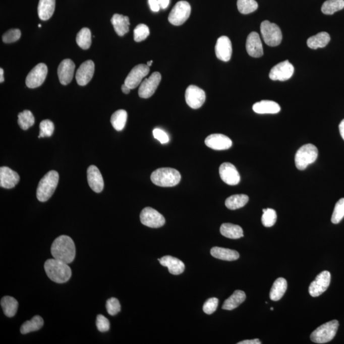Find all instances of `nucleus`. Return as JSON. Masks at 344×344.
I'll use <instances>...</instances> for the list:
<instances>
[{"mask_svg":"<svg viewBox=\"0 0 344 344\" xmlns=\"http://www.w3.org/2000/svg\"><path fill=\"white\" fill-rule=\"evenodd\" d=\"M205 143L208 147L216 151L228 149L232 145V140L222 134L210 135L206 138Z\"/></svg>","mask_w":344,"mask_h":344,"instance_id":"nucleus-18","label":"nucleus"},{"mask_svg":"<svg viewBox=\"0 0 344 344\" xmlns=\"http://www.w3.org/2000/svg\"><path fill=\"white\" fill-rule=\"evenodd\" d=\"M260 30L266 45L275 47L282 42V32L277 24L268 21H263L261 24Z\"/></svg>","mask_w":344,"mask_h":344,"instance_id":"nucleus-7","label":"nucleus"},{"mask_svg":"<svg viewBox=\"0 0 344 344\" xmlns=\"http://www.w3.org/2000/svg\"><path fill=\"white\" fill-rule=\"evenodd\" d=\"M263 214L261 218V221L264 226L272 227L275 224L277 220V213L272 208H264Z\"/></svg>","mask_w":344,"mask_h":344,"instance_id":"nucleus-41","label":"nucleus"},{"mask_svg":"<svg viewBox=\"0 0 344 344\" xmlns=\"http://www.w3.org/2000/svg\"><path fill=\"white\" fill-rule=\"evenodd\" d=\"M54 125L51 121L43 120L40 124V134L38 138L52 136L54 133Z\"/></svg>","mask_w":344,"mask_h":344,"instance_id":"nucleus-43","label":"nucleus"},{"mask_svg":"<svg viewBox=\"0 0 344 344\" xmlns=\"http://www.w3.org/2000/svg\"><path fill=\"white\" fill-rule=\"evenodd\" d=\"M219 175L222 181L230 186L237 185L241 181L236 167L230 163H224L220 166Z\"/></svg>","mask_w":344,"mask_h":344,"instance_id":"nucleus-16","label":"nucleus"},{"mask_svg":"<svg viewBox=\"0 0 344 344\" xmlns=\"http://www.w3.org/2000/svg\"><path fill=\"white\" fill-rule=\"evenodd\" d=\"M77 45L82 49H88L91 45V33L88 28H83L77 34L76 37Z\"/></svg>","mask_w":344,"mask_h":344,"instance_id":"nucleus-38","label":"nucleus"},{"mask_svg":"<svg viewBox=\"0 0 344 344\" xmlns=\"http://www.w3.org/2000/svg\"><path fill=\"white\" fill-rule=\"evenodd\" d=\"M128 114L127 111L121 109L113 113L110 119L111 124L116 130L121 132L127 123Z\"/></svg>","mask_w":344,"mask_h":344,"instance_id":"nucleus-36","label":"nucleus"},{"mask_svg":"<svg viewBox=\"0 0 344 344\" xmlns=\"http://www.w3.org/2000/svg\"><path fill=\"white\" fill-rule=\"evenodd\" d=\"M261 342L259 339H253V340H246L240 341L238 344H261Z\"/></svg>","mask_w":344,"mask_h":344,"instance_id":"nucleus-51","label":"nucleus"},{"mask_svg":"<svg viewBox=\"0 0 344 344\" xmlns=\"http://www.w3.org/2000/svg\"><path fill=\"white\" fill-rule=\"evenodd\" d=\"M149 67L145 64H139L131 70L125 81V84L131 89L136 88L141 83L143 79L148 75Z\"/></svg>","mask_w":344,"mask_h":344,"instance_id":"nucleus-14","label":"nucleus"},{"mask_svg":"<svg viewBox=\"0 0 344 344\" xmlns=\"http://www.w3.org/2000/svg\"><path fill=\"white\" fill-rule=\"evenodd\" d=\"M210 254L214 258L224 261H235L238 260L240 255L238 252L232 249L214 247L210 250Z\"/></svg>","mask_w":344,"mask_h":344,"instance_id":"nucleus-27","label":"nucleus"},{"mask_svg":"<svg viewBox=\"0 0 344 344\" xmlns=\"http://www.w3.org/2000/svg\"><path fill=\"white\" fill-rule=\"evenodd\" d=\"M253 109L254 112L259 114H266V113L275 114L280 112V106L275 101L262 100L260 102L254 103Z\"/></svg>","mask_w":344,"mask_h":344,"instance_id":"nucleus-25","label":"nucleus"},{"mask_svg":"<svg viewBox=\"0 0 344 344\" xmlns=\"http://www.w3.org/2000/svg\"><path fill=\"white\" fill-rule=\"evenodd\" d=\"M222 236L231 239H239L244 237V232L239 225L224 223L220 227Z\"/></svg>","mask_w":344,"mask_h":344,"instance_id":"nucleus-29","label":"nucleus"},{"mask_svg":"<svg viewBox=\"0 0 344 344\" xmlns=\"http://www.w3.org/2000/svg\"><path fill=\"white\" fill-rule=\"evenodd\" d=\"M237 7L241 14H249L258 9V4L255 0H238Z\"/></svg>","mask_w":344,"mask_h":344,"instance_id":"nucleus-40","label":"nucleus"},{"mask_svg":"<svg viewBox=\"0 0 344 344\" xmlns=\"http://www.w3.org/2000/svg\"><path fill=\"white\" fill-rule=\"evenodd\" d=\"M106 309L108 314L110 316H115L121 311L120 303L116 298H111L106 301Z\"/></svg>","mask_w":344,"mask_h":344,"instance_id":"nucleus-45","label":"nucleus"},{"mask_svg":"<svg viewBox=\"0 0 344 344\" xmlns=\"http://www.w3.org/2000/svg\"><path fill=\"white\" fill-rule=\"evenodd\" d=\"M111 23L112 24L114 30L119 36H124L129 31L130 23L128 16L116 14L111 19Z\"/></svg>","mask_w":344,"mask_h":344,"instance_id":"nucleus-26","label":"nucleus"},{"mask_svg":"<svg viewBox=\"0 0 344 344\" xmlns=\"http://www.w3.org/2000/svg\"><path fill=\"white\" fill-rule=\"evenodd\" d=\"M215 55L222 62H229L232 54V45L230 38L226 36H220L215 47Z\"/></svg>","mask_w":344,"mask_h":344,"instance_id":"nucleus-17","label":"nucleus"},{"mask_svg":"<svg viewBox=\"0 0 344 344\" xmlns=\"http://www.w3.org/2000/svg\"><path fill=\"white\" fill-rule=\"evenodd\" d=\"M44 269L47 277L53 282L59 284L67 282L72 276V270L69 264L55 258L46 261Z\"/></svg>","mask_w":344,"mask_h":344,"instance_id":"nucleus-2","label":"nucleus"},{"mask_svg":"<svg viewBox=\"0 0 344 344\" xmlns=\"http://www.w3.org/2000/svg\"><path fill=\"white\" fill-rule=\"evenodd\" d=\"M53 258L70 264L76 258V246L70 237L62 236L53 242L50 248Z\"/></svg>","mask_w":344,"mask_h":344,"instance_id":"nucleus-1","label":"nucleus"},{"mask_svg":"<svg viewBox=\"0 0 344 344\" xmlns=\"http://www.w3.org/2000/svg\"><path fill=\"white\" fill-rule=\"evenodd\" d=\"M318 156V150L313 144L303 145L295 155V161L297 168L304 170L309 164L314 163Z\"/></svg>","mask_w":344,"mask_h":344,"instance_id":"nucleus-5","label":"nucleus"},{"mask_svg":"<svg viewBox=\"0 0 344 344\" xmlns=\"http://www.w3.org/2000/svg\"><path fill=\"white\" fill-rule=\"evenodd\" d=\"M140 221L145 226L158 228L165 223V219L163 215L151 207H145L140 215Z\"/></svg>","mask_w":344,"mask_h":344,"instance_id":"nucleus-9","label":"nucleus"},{"mask_svg":"<svg viewBox=\"0 0 344 344\" xmlns=\"http://www.w3.org/2000/svg\"><path fill=\"white\" fill-rule=\"evenodd\" d=\"M295 68L289 61H284L276 65L270 70L269 77L272 81H285L294 74Z\"/></svg>","mask_w":344,"mask_h":344,"instance_id":"nucleus-11","label":"nucleus"},{"mask_svg":"<svg viewBox=\"0 0 344 344\" xmlns=\"http://www.w3.org/2000/svg\"><path fill=\"white\" fill-rule=\"evenodd\" d=\"M94 73V64L93 61L88 60L82 64L76 73V78L79 86L88 84L93 78Z\"/></svg>","mask_w":344,"mask_h":344,"instance_id":"nucleus-19","label":"nucleus"},{"mask_svg":"<svg viewBox=\"0 0 344 344\" xmlns=\"http://www.w3.org/2000/svg\"><path fill=\"white\" fill-rule=\"evenodd\" d=\"M121 89H122V91L125 94L130 93L131 91V89L129 88V87H128L125 84H123L122 87H121Z\"/></svg>","mask_w":344,"mask_h":344,"instance_id":"nucleus-54","label":"nucleus"},{"mask_svg":"<svg viewBox=\"0 0 344 344\" xmlns=\"http://www.w3.org/2000/svg\"><path fill=\"white\" fill-rule=\"evenodd\" d=\"M161 265L168 268L169 272L173 275H180L185 270V265L183 261L171 256H163L158 259Z\"/></svg>","mask_w":344,"mask_h":344,"instance_id":"nucleus-24","label":"nucleus"},{"mask_svg":"<svg viewBox=\"0 0 344 344\" xmlns=\"http://www.w3.org/2000/svg\"><path fill=\"white\" fill-rule=\"evenodd\" d=\"M44 324L43 319L40 316H35L30 321H26L21 326L20 331L22 334H27L32 331L39 330Z\"/></svg>","mask_w":344,"mask_h":344,"instance_id":"nucleus-34","label":"nucleus"},{"mask_svg":"<svg viewBox=\"0 0 344 344\" xmlns=\"http://www.w3.org/2000/svg\"><path fill=\"white\" fill-rule=\"evenodd\" d=\"M152 63H153V62H152V61H149V62H147V66L151 67L152 64Z\"/></svg>","mask_w":344,"mask_h":344,"instance_id":"nucleus-56","label":"nucleus"},{"mask_svg":"<svg viewBox=\"0 0 344 344\" xmlns=\"http://www.w3.org/2000/svg\"><path fill=\"white\" fill-rule=\"evenodd\" d=\"M271 309V311H273V307H271V309Z\"/></svg>","mask_w":344,"mask_h":344,"instance_id":"nucleus-58","label":"nucleus"},{"mask_svg":"<svg viewBox=\"0 0 344 344\" xmlns=\"http://www.w3.org/2000/svg\"><path fill=\"white\" fill-rule=\"evenodd\" d=\"M149 4L150 8H151L152 12H157L160 9L158 0H149Z\"/></svg>","mask_w":344,"mask_h":344,"instance_id":"nucleus-50","label":"nucleus"},{"mask_svg":"<svg viewBox=\"0 0 344 344\" xmlns=\"http://www.w3.org/2000/svg\"><path fill=\"white\" fill-rule=\"evenodd\" d=\"M55 0H40L38 6V14L41 20L47 21L54 14Z\"/></svg>","mask_w":344,"mask_h":344,"instance_id":"nucleus-28","label":"nucleus"},{"mask_svg":"<svg viewBox=\"0 0 344 344\" xmlns=\"http://www.w3.org/2000/svg\"><path fill=\"white\" fill-rule=\"evenodd\" d=\"M246 299V293L243 291L237 290L231 297L225 300L222 308L227 311H232L237 308Z\"/></svg>","mask_w":344,"mask_h":344,"instance_id":"nucleus-30","label":"nucleus"},{"mask_svg":"<svg viewBox=\"0 0 344 344\" xmlns=\"http://www.w3.org/2000/svg\"><path fill=\"white\" fill-rule=\"evenodd\" d=\"M96 324L97 328L101 332H106L110 329V322L103 315H98L96 317Z\"/></svg>","mask_w":344,"mask_h":344,"instance_id":"nucleus-48","label":"nucleus"},{"mask_svg":"<svg viewBox=\"0 0 344 344\" xmlns=\"http://www.w3.org/2000/svg\"><path fill=\"white\" fill-rule=\"evenodd\" d=\"M75 68L76 65L72 60L66 59L62 61L58 69V75L61 84L66 86L71 82L74 77Z\"/></svg>","mask_w":344,"mask_h":344,"instance_id":"nucleus-20","label":"nucleus"},{"mask_svg":"<svg viewBox=\"0 0 344 344\" xmlns=\"http://www.w3.org/2000/svg\"><path fill=\"white\" fill-rule=\"evenodd\" d=\"M59 182V174L56 171L47 172L41 179L36 190V197L41 202H47L50 199Z\"/></svg>","mask_w":344,"mask_h":344,"instance_id":"nucleus-3","label":"nucleus"},{"mask_svg":"<svg viewBox=\"0 0 344 344\" xmlns=\"http://www.w3.org/2000/svg\"><path fill=\"white\" fill-rule=\"evenodd\" d=\"M149 34L148 26L144 24H139L134 30V40L137 42H142L146 39Z\"/></svg>","mask_w":344,"mask_h":344,"instance_id":"nucleus-44","label":"nucleus"},{"mask_svg":"<svg viewBox=\"0 0 344 344\" xmlns=\"http://www.w3.org/2000/svg\"><path fill=\"white\" fill-rule=\"evenodd\" d=\"M344 8V0H327L321 7V11L326 15H332Z\"/></svg>","mask_w":344,"mask_h":344,"instance_id":"nucleus-37","label":"nucleus"},{"mask_svg":"<svg viewBox=\"0 0 344 344\" xmlns=\"http://www.w3.org/2000/svg\"><path fill=\"white\" fill-rule=\"evenodd\" d=\"M151 179L155 185L161 187H174L180 183L181 176L176 169L161 168L152 172Z\"/></svg>","mask_w":344,"mask_h":344,"instance_id":"nucleus-4","label":"nucleus"},{"mask_svg":"<svg viewBox=\"0 0 344 344\" xmlns=\"http://www.w3.org/2000/svg\"><path fill=\"white\" fill-rule=\"evenodd\" d=\"M288 288L286 280L278 278L273 283L270 293V298L272 301H278L284 296Z\"/></svg>","mask_w":344,"mask_h":344,"instance_id":"nucleus-31","label":"nucleus"},{"mask_svg":"<svg viewBox=\"0 0 344 344\" xmlns=\"http://www.w3.org/2000/svg\"><path fill=\"white\" fill-rule=\"evenodd\" d=\"M48 69L44 64L36 65L29 73L26 79V84L28 88L34 89L38 88L45 81L47 77Z\"/></svg>","mask_w":344,"mask_h":344,"instance_id":"nucleus-10","label":"nucleus"},{"mask_svg":"<svg viewBox=\"0 0 344 344\" xmlns=\"http://www.w3.org/2000/svg\"><path fill=\"white\" fill-rule=\"evenodd\" d=\"M21 36V32L19 29H12L4 34L2 36V40L6 43L15 42L19 40Z\"/></svg>","mask_w":344,"mask_h":344,"instance_id":"nucleus-46","label":"nucleus"},{"mask_svg":"<svg viewBox=\"0 0 344 344\" xmlns=\"http://www.w3.org/2000/svg\"><path fill=\"white\" fill-rule=\"evenodd\" d=\"M161 81V76L159 72L152 73L148 79H145L140 84L139 95L142 98H149L156 92Z\"/></svg>","mask_w":344,"mask_h":344,"instance_id":"nucleus-13","label":"nucleus"},{"mask_svg":"<svg viewBox=\"0 0 344 344\" xmlns=\"http://www.w3.org/2000/svg\"><path fill=\"white\" fill-rule=\"evenodd\" d=\"M87 174L89 186L92 190L97 193H101L103 190L104 181L99 169L96 166L91 165L89 167Z\"/></svg>","mask_w":344,"mask_h":344,"instance_id":"nucleus-23","label":"nucleus"},{"mask_svg":"<svg viewBox=\"0 0 344 344\" xmlns=\"http://www.w3.org/2000/svg\"><path fill=\"white\" fill-rule=\"evenodd\" d=\"M38 27H39V28L42 27V25H41L40 24H38Z\"/></svg>","mask_w":344,"mask_h":344,"instance_id":"nucleus-57","label":"nucleus"},{"mask_svg":"<svg viewBox=\"0 0 344 344\" xmlns=\"http://www.w3.org/2000/svg\"><path fill=\"white\" fill-rule=\"evenodd\" d=\"M344 217V198H341L336 202L334 208L331 222L333 224H338Z\"/></svg>","mask_w":344,"mask_h":344,"instance_id":"nucleus-42","label":"nucleus"},{"mask_svg":"<svg viewBox=\"0 0 344 344\" xmlns=\"http://www.w3.org/2000/svg\"><path fill=\"white\" fill-rule=\"evenodd\" d=\"M4 70L0 69V82L2 83L4 81Z\"/></svg>","mask_w":344,"mask_h":344,"instance_id":"nucleus-55","label":"nucleus"},{"mask_svg":"<svg viewBox=\"0 0 344 344\" xmlns=\"http://www.w3.org/2000/svg\"><path fill=\"white\" fill-rule=\"evenodd\" d=\"M159 6L162 9H165L168 6L169 0H158Z\"/></svg>","mask_w":344,"mask_h":344,"instance_id":"nucleus-52","label":"nucleus"},{"mask_svg":"<svg viewBox=\"0 0 344 344\" xmlns=\"http://www.w3.org/2000/svg\"><path fill=\"white\" fill-rule=\"evenodd\" d=\"M19 176L15 171L7 166L0 168V186L6 189H12L19 182Z\"/></svg>","mask_w":344,"mask_h":344,"instance_id":"nucleus-22","label":"nucleus"},{"mask_svg":"<svg viewBox=\"0 0 344 344\" xmlns=\"http://www.w3.org/2000/svg\"><path fill=\"white\" fill-rule=\"evenodd\" d=\"M339 326L337 320H333L323 324L312 333L311 339L316 343H325L332 340L337 332Z\"/></svg>","mask_w":344,"mask_h":344,"instance_id":"nucleus-6","label":"nucleus"},{"mask_svg":"<svg viewBox=\"0 0 344 344\" xmlns=\"http://www.w3.org/2000/svg\"><path fill=\"white\" fill-rule=\"evenodd\" d=\"M246 50L248 54L253 58H260L263 55L262 43L256 32L249 34L246 41Z\"/></svg>","mask_w":344,"mask_h":344,"instance_id":"nucleus-21","label":"nucleus"},{"mask_svg":"<svg viewBox=\"0 0 344 344\" xmlns=\"http://www.w3.org/2000/svg\"><path fill=\"white\" fill-rule=\"evenodd\" d=\"M185 98L186 103L191 108L198 109L205 103L206 95L203 89L191 85L186 89Z\"/></svg>","mask_w":344,"mask_h":344,"instance_id":"nucleus-15","label":"nucleus"},{"mask_svg":"<svg viewBox=\"0 0 344 344\" xmlns=\"http://www.w3.org/2000/svg\"><path fill=\"white\" fill-rule=\"evenodd\" d=\"M219 304V300L216 298L208 299L203 305V310L205 314L210 315L216 311Z\"/></svg>","mask_w":344,"mask_h":344,"instance_id":"nucleus-47","label":"nucleus"},{"mask_svg":"<svg viewBox=\"0 0 344 344\" xmlns=\"http://www.w3.org/2000/svg\"><path fill=\"white\" fill-rule=\"evenodd\" d=\"M331 282V273L323 271L317 276L316 279L310 285L309 292L312 297L320 296L328 289Z\"/></svg>","mask_w":344,"mask_h":344,"instance_id":"nucleus-12","label":"nucleus"},{"mask_svg":"<svg viewBox=\"0 0 344 344\" xmlns=\"http://www.w3.org/2000/svg\"><path fill=\"white\" fill-rule=\"evenodd\" d=\"M191 12V6L188 2H179L169 13L168 21L174 26H181L190 18Z\"/></svg>","mask_w":344,"mask_h":344,"instance_id":"nucleus-8","label":"nucleus"},{"mask_svg":"<svg viewBox=\"0 0 344 344\" xmlns=\"http://www.w3.org/2000/svg\"><path fill=\"white\" fill-rule=\"evenodd\" d=\"M248 196L246 195H235L230 196L226 200L225 205L230 210H237L244 207L248 202Z\"/></svg>","mask_w":344,"mask_h":344,"instance_id":"nucleus-35","label":"nucleus"},{"mask_svg":"<svg viewBox=\"0 0 344 344\" xmlns=\"http://www.w3.org/2000/svg\"><path fill=\"white\" fill-rule=\"evenodd\" d=\"M339 131H340L341 138L344 140V120L341 121L340 125H339Z\"/></svg>","mask_w":344,"mask_h":344,"instance_id":"nucleus-53","label":"nucleus"},{"mask_svg":"<svg viewBox=\"0 0 344 344\" xmlns=\"http://www.w3.org/2000/svg\"><path fill=\"white\" fill-rule=\"evenodd\" d=\"M330 36L326 32H321L312 36L307 40V45L312 49L323 48L328 44L330 41Z\"/></svg>","mask_w":344,"mask_h":344,"instance_id":"nucleus-32","label":"nucleus"},{"mask_svg":"<svg viewBox=\"0 0 344 344\" xmlns=\"http://www.w3.org/2000/svg\"><path fill=\"white\" fill-rule=\"evenodd\" d=\"M18 302L14 298L6 296L1 300V306L5 315L9 317L15 316L18 309Z\"/></svg>","mask_w":344,"mask_h":344,"instance_id":"nucleus-33","label":"nucleus"},{"mask_svg":"<svg viewBox=\"0 0 344 344\" xmlns=\"http://www.w3.org/2000/svg\"><path fill=\"white\" fill-rule=\"evenodd\" d=\"M35 123V118L28 110H24L18 114V125L23 130H27Z\"/></svg>","mask_w":344,"mask_h":344,"instance_id":"nucleus-39","label":"nucleus"},{"mask_svg":"<svg viewBox=\"0 0 344 344\" xmlns=\"http://www.w3.org/2000/svg\"><path fill=\"white\" fill-rule=\"evenodd\" d=\"M153 135L155 139L159 140L161 144H166V143L169 141V137L167 133L163 130L158 129V128L153 130Z\"/></svg>","mask_w":344,"mask_h":344,"instance_id":"nucleus-49","label":"nucleus"}]
</instances>
